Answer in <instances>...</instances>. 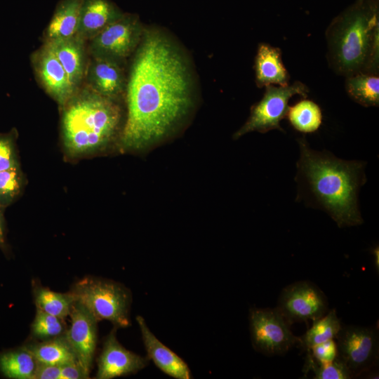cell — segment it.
<instances>
[{"mask_svg": "<svg viewBox=\"0 0 379 379\" xmlns=\"http://www.w3.org/2000/svg\"><path fill=\"white\" fill-rule=\"evenodd\" d=\"M307 91L299 81L286 86H267L262 98L252 107L249 118L234 133V138L251 131L265 133L274 129L283 131L279 123L287 114L290 98L297 94L306 97Z\"/></svg>", "mask_w": 379, "mask_h": 379, "instance_id": "cell-7", "label": "cell"}, {"mask_svg": "<svg viewBox=\"0 0 379 379\" xmlns=\"http://www.w3.org/2000/svg\"><path fill=\"white\" fill-rule=\"evenodd\" d=\"M338 357L353 377L370 370L378 361V332L369 327L342 326L336 335Z\"/></svg>", "mask_w": 379, "mask_h": 379, "instance_id": "cell-9", "label": "cell"}, {"mask_svg": "<svg viewBox=\"0 0 379 379\" xmlns=\"http://www.w3.org/2000/svg\"><path fill=\"white\" fill-rule=\"evenodd\" d=\"M46 42L64 67L72 86L78 90L86 69L84 40L75 35Z\"/></svg>", "mask_w": 379, "mask_h": 379, "instance_id": "cell-17", "label": "cell"}, {"mask_svg": "<svg viewBox=\"0 0 379 379\" xmlns=\"http://www.w3.org/2000/svg\"><path fill=\"white\" fill-rule=\"evenodd\" d=\"M304 371H312L316 379H350L353 378L351 372L338 357L328 364L316 363L307 354Z\"/></svg>", "mask_w": 379, "mask_h": 379, "instance_id": "cell-26", "label": "cell"}, {"mask_svg": "<svg viewBox=\"0 0 379 379\" xmlns=\"http://www.w3.org/2000/svg\"><path fill=\"white\" fill-rule=\"evenodd\" d=\"M127 119L121 135L126 150L149 147L171 133L194 104L190 66L164 32L145 28L126 86Z\"/></svg>", "mask_w": 379, "mask_h": 379, "instance_id": "cell-1", "label": "cell"}, {"mask_svg": "<svg viewBox=\"0 0 379 379\" xmlns=\"http://www.w3.org/2000/svg\"><path fill=\"white\" fill-rule=\"evenodd\" d=\"M328 305L325 294L318 286L310 281H302L282 290L277 309L291 324L313 321L326 313Z\"/></svg>", "mask_w": 379, "mask_h": 379, "instance_id": "cell-10", "label": "cell"}, {"mask_svg": "<svg viewBox=\"0 0 379 379\" xmlns=\"http://www.w3.org/2000/svg\"><path fill=\"white\" fill-rule=\"evenodd\" d=\"M342 325L335 310L313 321L312 326L299 338L301 347L308 350L312 346L336 338Z\"/></svg>", "mask_w": 379, "mask_h": 379, "instance_id": "cell-23", "label": "cell"}, {"mask_svg": "<svg viewBox=\"0 0 379 379\" xmlns=\"http://www.w3.org/2000/svg\"><path fill=\"white\" fill-rule=\"evenodd\" d=\"M38 361L25 347L0 355V371L8 378L34 379Z\"/></svg>", "mask_w": 379, "mask_h": 379, "instance_id": "cell-20", "label": "cell"}, {"mask_svg": "<svg viewBox=\"0 0 379 379\" xmlns=\"http://www.w3.org/2000/svg\"><path fill=\"white\" fill-rule=\"evenodd\" d=\"M35 300L37 310L63 319L69 314L76 298L72 292L62 293L40 288L36 293Z\"/></svg>", "mask_w": 379, "mask_h": 379, "instance_id": "cell-25", "label": "cell"}, {"mask_svg": "<svg viewBox=\"0 0 379 379\" xmlns=\"http://www.w3.org/2000/svg\"><path fill=\"white\" fill-rule=\"evenodd\" d=\"M147 357L162 372L176 379H191L192 375L187 363L164 345L149 330L144 318L136 317Z\"/></svg>", "mask_w": 379, "mask_h": 379, "instance_id": "cell-15", "label": "cell"}, {"mask_svg": "<svg viewBox=\"0 0 379 379\" xmlns=\"http://www.w3.org/2000/svg\"><path fill=\"white\" fill-rule=\"evenodd\" d=\"M348 95L359 104L378 106L379 78L371 74L359 73L348 77L346 81Z\"/></svg>", "mask_w": 379, "mask_h": 379, "instance_id": "cell-22", "label": "cell"}, {"mask_svg": "<svg viewBox=\"0 0 379 379\" xmlns=\"http://www.w3.org/2000/svg\"><path fill=\"white\" fill-rule=\"evenodd\" d=\"M144 29L137 15L124 13L90 40V53L121 62L137 48Z\"/></svg>", "mask_w": 379, "mask_h": 379, "instance_id": "cell-8", "label": "cell"}, {"mask_svg": "<svg viewBox=\"0 0 379 379\" xmlns=\"http://www.w3.org/2000/svg\"><path fill=\"white\" fill-rule=\"evenodd\" d=\"M255 77L259 87L278 84L286 86L288 74L281 60L279 48L260 44L255 58Z\"/></svg>", "mask_w": 379, "mask_h": 379, "instance_id": "cell-18", "label": "cell"}, {"mask_svg": "<svg viewBox=\"0 0 379 379\" xmlns=\"http://www.w3.org/2000/svg\"><path fill=\"white\" fill-rule=\"evenodd\" d=\"M72 292L98 321L107 320L117 328L130 326L131 294L122 284L86 277L77 282Z\"/></svg>", "mask_w": 379, "mask_h": 379, "instance_id": "cell-5", "label": "cell"}, {"mask_svg": "<svg viewBox=\"0 0 379 379\" xmlns=\"http://www.w3.org/2000/svg\"><path fill=\"white\" fill-rule=\"evenodd\" d=\"M18 166L13 138L0 135V171Z\"/></svg>", "mask_w": 379, "mask_h": 379, "instance_id": "cell-30", "label": "cell"}, {"mask_svg": "<svg viewBox=\"0 0 379 379\" xmlns=\"http://www.w3.org/2000/svg\"><path fill=\"white\" fill-rule=\"evenodd\" d=\"M116 328L107 337L98 361L96 378L112 379L134 374L145 368L148 358L126 350L118 341Z\"/></svg>", "mask_w": 379, "mask_h": 379, "instance_id": "cell-12", "label": "cell"}, {"mask_svg": "<svg viewBox=\"0 0 379 379\" xmlns=\"http://www.w3.org/2000/svg\"><path fill=\"white\" fill-rule=\"evenodd\" d=\"M33 334L39 338H55L64 330L62 319L37 310L32 326Z\"/></svg>", "mask_w": 379, "mask_h": 379, "instance_id": "cell-27", "label": "cell"}, {"mask_svg": "<svg viewBox=\"0 0 379 379\" xmlns=\"http://www.w3.org/2000/svg\"><path fill=\"white\" fill-rule=\"evenodd\" d=\"M34 61L42 86L63 107L77 90L72 86L64 67L47 42L36 53Z\"/></svg>", "mask_w": 379, "mask_h": 379, "instance_id": "cell-13", "label": "cell"}, {"mask_svg": "<svg viewBox=\"0 0 379 379\" xmlns=\"http://www.w3.org/2000/svg\"><path fill=\"white\" fill-rule=\"evenodd\" d=\"M379 251H378V247L374 248L373 250V254L374 257V265L375 268L378 272L379 271Z\"/></svg>", "mask_w": 379, "mask_h": 379, "instance_id": "cell-33", "label": "cell"}, {"mask_svg": "<svg viewBox=\"0 0 379 379\" xmlns=\"http://www.w3.org/2000/svg\"><path fill=\"white\" fill-rule=\"evenodd\" d=\"M21 187L19 166L0 171V204H9L19 194Z\"/></svg>", "mask_w": 379, "mask_h": 379, "instance_id": "cell-28", "label": "cell"}, {"mask_svg": "<svg viewBox=\"0 0 379 379\" xmlns=\"http://www.w3.org/2000/svg\"><path fill=\"white\" fill-rule=\"evenodd\" d=\"M124 14L109 0H83L77 35L91 40Z\"/></svg>", "mask_w": 379, "mask_h": 379, "instance_id": "cell-16", "label": "cell"}, {"mask_svg": "<svg viewBox=\"0 0 379 379\" xmlns=\"http://www.w3.org/2000/svg\"><path fill=\"white\" fill-rule=\"evenodd\" d=\"M120 118L114 100L88 87L77 90L63 106L62 130L67 150L78 155L104 147L114 137Z\"/></svg>", "mask_w": 379, "mask_h": 379, "instance_id": "cell-4", "label": "cell"}, {"mask_svg": "<svg viewBox=\"0 0 379 379\" xmlns=\"http://www.w3.org/2000/svg\"><path fill=\"white\" fill-rule=\"evenodd\" d=\"M298 142V200L303 199L308 205L326 211L339 227L361 225L358 194L366 180L365 163L314 150L305 138Z\"/></svg>", "mask_w": 379, "mask_h": 379, "instance_id": "cell-2", "label": "cell"}, {"mask_svg": "<svg viewBox=\"0 0 379 379\" xmlns=\"http://www.w3.org/2000/svg\"><path fill=\"white\" fill-rule=\"evenodd\" d=\"M286 116L295 129L305 133L316 131L322 121L320 107L315 102L308 100H302L289 107Z\"/></svg>", "mask_w": 379, "mask_h": 379, "instance_id": "cell-24", "label": "cell"}, {"mask_svg": "<svg viewBox=\"0 0 379 379\" xmlns=\"http://www.w3.org/2000/svg\"><path fill=\"white\" fill-rule=\"evenodd\" d=\"M4 241L3 218L0 211V244Z\"/></svg>", "mask_w": 379, "mask_h": 379, "instance_id": "cell-34", "label": "cell"}, {"mask_svg": "<svg viewBox=\"0 0 379 379\" xmlns=\"http://www.w3.org/2000/svg\"><path fill=\"white\" fill-rule=\"evenodd\" d=\"M39 363L62 366L77 359L65 337H59L27 347Z\"/></svg>", "mask_w": 379, "mask_h": 379, "instance_id": "cell-21", "label": "cell"}, {"mask_svg": "<svg viewBox=\"0 0 379 379\" xmlns=\"http://www.w3.org/2000/svg\"><path fill=\"white\" fill-rule=\"evenodd\" d=\"M88 378V375L77 361L60 366V379H84Z\"/></svg>", "mask_w": 379, "mask_h": 379, "instance_id": "cell-32", "label": "cell"}, {"mask_svg": "<svg viewBox=\"0 0 379 379\" xmlns=\"http://www.w3.org/2000/svg\"><path fill=\"white\" fill-rule=\"evenodd\" d=\"M378 6L376 0H358L328 29L332 63L350 76L375 65L378 59Z\"/></svg>", "mask_w": 379, "mask_h": 379, "instance_id": "cell-3", "label": "cell"}, {"mask_svg": "<svg viewBox=\"0 0 379 379\" xmlns=\"http://www.w3.org/2000/svg\"><path fill=\"white\" fill-rule=\"evenodd\" d=\"M248 319L252 345L258 352L267 356L284 354L299 341L277 307L252 308Z\"/></svg>", "mask_w": 379, "mask_h": 379, "instance_id": "cell-6", "label": "cell"}, {"mask_svg": "<svg viewBox=\"0 0 379 379\" xmlns=\"http://www.w3.org/2000/svg\"><path fill=\"white\" fill-rule=\"evenodd\" d=\"M120 63L106 58L92 57L85 72L88 88L115 100L126 87Z\"/></svg>", "mask_w": 379, "mask_h": 379, "instance_id": "cell-14", "label": "cell"}, {"mask_svg": "<svg viewBox=\"0 0 379 379\" xmlns=\"http://www.w3.org/2000/svg\"><path fill=\"white\" fill-rule=\"evenodd\" d=\"M34 379H60V366L38 362Z\"/></svg>", "mask_w": 379, "mask_h": 379, "instance_id": "cell-31", "label": "cell"}, {"mask_svg": "<svg viewBox=\"0 0 379 379\" xmlns=\"http://www.w3.org/2000/svg\"><path fill=\"white\" fill-rule=\"evenodd\" d=\"M307 354L319 364H328L333 362L338 357L337 343L333 339L312 346Z\"/></svg>", "mask_w": 379, "mask_h": 379, "instance_id": "cell-29", "label": "cell"}, {"mask_svg": "<svg viewBox=\"0 0 379 379\" xmlns=\"http://www.w3.org/2000/svg\"><path fill=\"white\" fill-rule=\"evenodd\" d=\"M83 0H62L47 27V41L77 35Z\"/></svg>", "mask_w": 379, "mask_h": 379, "instance_id": "cell-19", "label": "cell"}, {"mask_svg": "<svg viewBox=\"0 0 379 379\" xmlns=\"http://www.w3.org/2000/svg\"><path fill=\"white\" fill-rule=\"evenodd\" d=\"M71 326L65 337L78 364L89 375L97 343V322L93 314L75 300L69 312Z\"/></svg>", "mask_w": 379, "mask_h": 379, "instance_id": "cell-11", "label": "cell"}]
</instances>
